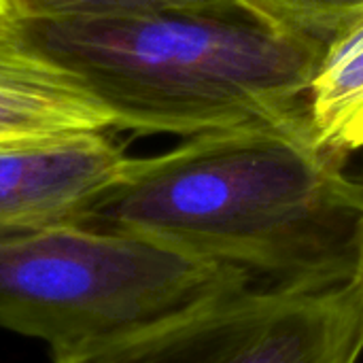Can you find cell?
Masks as SVG:
<instances>
[{
    "instance_id": "6",
    "label": "cell",
    "mask_w": 363,
    "mask_h": 363,
    "mask_svg": "<svg viewBox=\"0 0 363 363\" xmlns=\"http://www.w3.org/2000/svg\"><path fill=\"white\" fill-rule=\"evenodd\" d=\"M311 130L345 155L363 147V9L328 43L306 96Z\"/></svg>"
},
{
    "instance_id": "8",
    "label": "cell",
    "mask_w": 363,
    "mask_h": 363,
    "mask_svg": "<svg viewBox=\"0 0 363 363\" xmlns=\"http://www.w3.org/2000/svg\"><path fill=\"white\" fill-rule=\"evenodd\" d=\"M13 21L106 19L164 9L221 6L242 0H4Z\"/></svg>"
},
{
    "instance_id": "5",
    "label": "cell",
    "mask_w": 363,
    "mask_h": 363,
    "mask_svg": "<svg viewBox=\"0 0 363 363\" xmlns=\"http://www.w3.org/2000/svg\"><path fill=\"white\" fill-rule=\"evenodd\" d=\"M106 130L0 147V234L74 223L128 164Z\"/></svg>"
},
{
    "instance_id": "9",
    "label": "cell",
    "mask_w": 363,
    "mask_h": 363,
    "mask_svg": "<svg viewBox=\"0 0 363 363\" xmlns=\"http://www.w3.org/2000/svg\"><path fill=\"white\" fill-rule=\"evenodd\" d=\"M0 81L45 89L81 91L68 74L36 55L23 43L17 23L6 17H0Z\"/></svg>"
},
{
    "instance_id": "10",
    "label": "cell",
    "mask_w": 363,
    "mask_h": 363,
    "mask_svg": "<svg viewBox=\"0 0 363 363\" xmlns=\"http://www.w3.org/2000/svg\"><path fill=\"white\" fill-rule=\"evenodd\" d=\"M0 17L11 19V17H9V13H6V2H4V0H0Z\"/></svg>"
},
{
    "instance_id": "7",
    "label": "cell",
    "mask_w": 363,
    "mask_h": 363,
    "mask_svg": "<svg viewBox=\"0 0 363 363\" xmlns=\"http://www.w3.org/2000/svg\"><path fill=\"white\" fill-rule=\"evenodd\" d=\"M108 128V115L81 91L0 81V145Z\"/></svg>"
},
{
    "instance_id": "12",
    "label": "cell",
    "mask_w": 363,
    "mask_h": 363,
    "mask_svg": "<svg viewBox=\"0 0 363 363\" xmlns=\"http://www.w3.org/2000/svg\"><path fill=\"white\" fill-rule=\"evenodd\" d=\"M0 147H2V145H0Z\"/></svg>"
},
{
    "instance_id": "4",
    "label": "cell",
    "mask_w": 363,
    "mask_h": 363,
    "mask_svg": "<svg viewBox=\"0 0 363 363\" xmlns=\"http://www.w3.org/2000/svg\"><path fill=\"white\" fill-rule=\"evenodd\" d=\"M363 287H253L164 323L53 353L55 363H357Z\"/></svg>"
},
{
    "instance_id": "1",
    "label": "cell",
    "mask_w": 363,
    "mask_h": 363,
    "mask_svg": "<svg viewBox=\"0 0 363 363\" xmlns=\"http://www.w3.org/2000/svg\"><path fill=\"white\" fill-rule=\"evenodd\" d=\"M345 164L304 106L130 157L72 225L236 268L262 289H336L357 283L363 262V181Z\"/></svg>"
},
{
    "instance_id": "11",
    "label": "cell",
    "mask_w": 363,
    "mask_h": 363,
    "mask_svg": "<svg viewBox=\"0 0 363 363\" xmlns=\"http://www.w3.org/2000/svg\"><path fill=\"white\" fill-rule=\"evenodd\" d=\"M357 283L363 287V262H362V270H359V277H357Z\"/></svg>"
},
{
    "instance_id": "3",
    "label": "cell",
    "mask_w": 363,
    "mask_h": 363,
    "mask_svg": "<svg viewBox=\"0 0 363 363\" xmlns=\"http://www.w3.org/2000/svg\"><path fill=\"white\" fill-rule=\"evenodd\" d=\"M257 287L166 245L51 225L0 234V328L53 353L132 334Z\"/></svg>"
},
{
    "instance_id": "2",
    "label": "cell",
    "mask_w": 363,
    "mask_h": 363,
    "mask_svg": "<svg viewBox=\"0 0 363 363\" xmlns=\"http://www.w3.org/2000/svg\"><path fill=\"white\" fill-rule=\"evenodd\" d=\"M23 43L138 134L198 136L306 106L328 40L249 2L15 21Z\"/></svg>"
}]
</instances>
